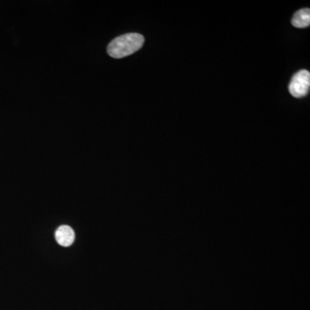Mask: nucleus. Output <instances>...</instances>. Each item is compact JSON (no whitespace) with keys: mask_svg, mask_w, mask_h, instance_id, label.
<instances>
[{"mask_svg":"<svg viewBox=\"0 0 310 310\" xmlns=\"http://www.w3.org/2000/svg\"><path fill=\"white\" fill-rule=\"evenodd\" d=\"M144 44V37L138 33H129L115 38L109 44L107 52L115 59L129 56L138 51Z\"/></svg>","mask_w":310,"mask_h":310,"instance_id":"nucleus-1","label":"nucleus"},{"mask_svg":"<svg viewBox=\"0 0 310 310\" xmlns=\"http://www.w3.org/2000/svg\"><path fill=\"white\" fill-rule=\"evenodd\" d=\"M310 73L308 71L302 70L296 73L288 87L290 93L294 97H303L309 92Z\"/></svg>","mask_w":310,"mask_h":310,"instance_id":"nucleus-2","label":"nucleus"},{"mask_svg":"<svg viewBox=\"0 0 310 310\" xmlns=\"http://www.w3.org/2000/svg\"><path fill=\"white\" fill-rule=\"evenodd\" d=\"M55 238L59 245L62 246H68L73 244L74 240V232L70 226H59L55 233Z\"/></svg>","mask_w":310,"mask_h":310,"instance_id":"nucleus-3","label":"nucleus"},{"mask_svg":"<svg viewBox=\"0 0 310 310\" xmlns=\"http://www.w3.org/2000/svg\"><path fill=\"white\" fill-rule=\"evenodd\" d=\"M292 25L297 28H307L310 25V10L302 9L297 11L292 18Z\"/></svg>","mask_w":310,"mask_h":310,"instance_id":"nucleus-4","label":"nucleus"}]
</instances>
